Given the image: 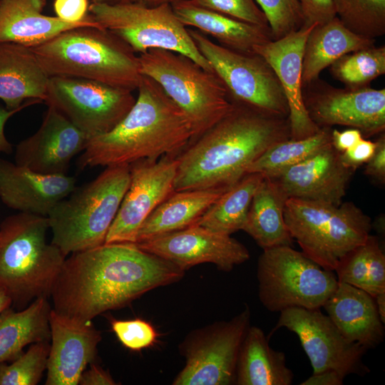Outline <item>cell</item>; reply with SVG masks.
I'll return each mask as SVG.
<instances>
[{
  "mask_svg": "<svg viewBox=\"0 0 385 385\" xmlns=\"http://www.w3.org/2000/svg\"><path fill=\"white\" fill-rule=\"evenodd\" d=\"M293 379L285 354L270 347L260 328L250 326L239 351L235 384L291 385Z\"/></svg>",
  "mask_w": 385,
  "mask_h": 385,
  "instance_id": "obj_28",
  "label": "cell"
},
{
  "mask_svg": "<svg viewBox=\"0 0 385 385\" xmlns=\"http://www.w3.org/2000/svg\"><path fill=\"white\" fill-rule=\"evenodd\" d=\"M88 140L64 115L48 106L38 130L17 144L15 163L41 174H66L71 160L84 150Z\"/></svg>",
  "mask_w": 385,
  "mask_h": 385,
  "instance_id": "obj_19",
  "label": "cell"
},
{
  "mask_svg": "<svg viewBox=\"0 0 385 385\" xmlns=\"http://www.w3.org/2000/svg\"><path fill=\"white\" fill-rule=\"evenodd\" d=\"M375 40L357 35L336 16L316 25L305 42L302 70V86L319 78L321 72L342 56L374 46Z\"/></svg>",
  "mask_w": 385,
  "mask_h": 385,
  "instance_id": "obj_27",
  "label": "cell"
},
{
  "mask_svg": "<svg viewBox=\"0 0 385 385\" xmlns=\"http://www.w3.org/2000/svg\"><path fill=\"white\" fill-rule=\"evenodd\" d=\"M180 21L206 36L215 38L220 45L242 53H255V46L274 40L270 27L260 26L196 6L188 0L172 4Z\"/></svg>",
  "mask_w": 385,
  "mask_h": 385,
  "instance_id": "obj_26",
  "label": "cell"
},
{
  "mask_svg": "<svg viewBox=\"0 0 385 385\" xmlns=\"http://www.w3.org/2000/svg\"><path fill=\"white\" fill-rule=\"evenodd\" d=\"M337 16L351 31L374 39L385 34V0H334Z\"/></svg>",
  "mask_w": 385,
  "mask_h": 385,
  "instance_id": "obj_36",
  "label": "cell"
},
{
  "mask_svg": "<svg viewBox=\"0 0 385 385\" xmlns=\"http://www.w3.org/2000/svg\"><path fill=\"white\" fill-rule=\"evenodd\" d=\"M89 0H54L56 16L68 23H79L88 16Z\"/></svg>",
  "mask_w": 385,
  "mask_h": 385,
  "instance_id": "obj_42",
  "label": "cell"
},
{
  "mask_svg": "<svg viewBox=\"0 0 385 385\" xmlns=\"http://www.w3.org/2000/svg\"><path fill=\"white\" fill-rule=\"evenodd\" d=\"M48 220L19 212L0 223V288L16 308L49 297L66 256L47 243Z\"/></svg>",
  "mask_w": 385,
  "mask_h": 385,
  "instance_id": "obj_5",
  "label": "cell"
},
{
  "mask_svg": "<svg viewBox=\"0 0 385 385\" xmlns=\"http://www.w3.org/2000/svg\"><path fill=\"white\" fill-rule=\"evenodd\" d=\"M226 191L220 188L175 191L145 220L135 243L194 225Z\"/></svg>",
  "mask_w": 385,
  "mask_h": 385,
  "instance_id": "obj_29",
  "label": "cell"
},
{
  "mask_svg": "<svg viewBox=\"0 0 385 385\" xmlns=\"http://www.w3.org/2000/svg\"><path fill=\"white\" fill-rule=\"evenodd\" d=\"M49 341L31 344L11 364L0 363V385H36L47 368Z\"/></svg>",
  "mask_w": 385,
  "mask_h": 385,
  "instance_id": "obj_37",
  "label": "cell"
},
{
  "mask_svg": "<svg viewBox=\"0 0 385 385\" xmlns=\"http://www.w3.org/2000/svg\"><path fill=\"white\" fill-rule=\"evenodd\" d=\"M137 91L124 118L109 132L88 139L78 160L81 169L176 155L192 140L188 118L158 83L142 76Z\"/></svg>",
  "mask_w": 385,
  "mask_h": 385,
  "instance_id": "obj_3",
  "label": "cell"
},
{
  "mask_svg": "<svg viewBox=\"0 0 385 385\" xmlns=\"http://www.w3.org/2000/svg\"><path fill=\"white\" fill-rule=\"evenodd\" d=\"M129 165L107 166L48 215L51 243L67 256L105 243L130 183Z\"/></svg>",
  "mask_w": 385,
  "mask_h": 385,
  "instance_id": "obj_6",
  "label": "cell"
},
{
  "mask_svg": "<svg viewBox=\"0 0 385 385\" xmlns=\"http://www.w3.org/2000/svg\"><path fill=\"white\" fill-rule=\"evenodd\" d=\"M265 14L274 40L299 30L303 19L297 0H255Z\"/></svg>",
  "mask_w": 385,
  "mask_h": 385,
  "instance_id": "obj_38",
  "label": "cell"
},
{
  "mask_svg": "<svg viewBox=\"0 0 385 385\" xmlns=\"http://www.w3.org/2000/svg\"><path fill=\"white\" fill-rule=\"evenodd\" d=\"M302 98L309 118L320 128L349 126L366 138L385 130L384 88H339L319 78L302 86Z\"/></svg>",
  "mask_w": 385,
  "mask_h": 385,
  "instance_id": "obj_15",
  "label": "cell"
},
{
  "mask_svg": "<svg viewBox=\"0 0 385 385\" xmlns=\"http://www.w3.org/2000/svg\"><path fill=\"white\" fill-rule=\"evenodd\" d=\"M279 313L272 332L284 327L298 337L313 374L334 371L345 378L369 372L362 361L367 349L345 339L320 309L292 307Z\"/></svg>",
  "mask_w": 385,
  "mask_h": 385,
  "instance_id": "obj_14",
  "label": "cell"
},
{
  "mask_svg": "<svg viewBox=\"0 0 385 385\" xmlns=\"http://www.w3.org/2000/svg\"><path fill=\"white\" fill-rule=\"evenodd\" d=\"M313 26H302L285 36L255 46L274 71L289 107L291 138L299 140L317 133L319 128L309 118L302 98V70L306 39Z\"/></svg>",
  "mask_w": 385,
  "mask_h": 385,
  "instance_id": "obj_21",
  "label": "cell"
},
{
  "mask_svg": "<svg viewBox=\"0 0 385 385\" xmlns=\"http://www.w3.org/2000/svg\"><path fill=\"white\" fill-rule=\"evenodd\" d=\"M322 307L348 341L366 349H374L383 342L384 324L380 319L375 299L363 289L339 282Z\"/></svg>",
  "mask_w": 385,
  "mask_h": 385,
  "instance_id": "obj_23",
  "label": "cell"
},
{
  "mask_svg": "<svg viewBox=\"0 0 385 385\" xmlns=\"http://www.w3.org/2000/svg\"><path fill=\"white\" fill-rule=\"evenodd\" d=\"M133 92L86 78L51 76L45 102L90 139L109 132L124 118L136 101Z\"/></svg>",
  "mask_w": 385,
  "mask_h": 385,
  "instance_id": "obj_13",
  "label": "cell"
},
{
  "mask_svg": "<svg viewBox=\"0 0 385 385\" xmlns=\"http://www.w3.org/2000/svg\"><path fill=\"white\" fill-rule=\"evenodd\" d=\"M363 135L360 130L350 128L344 131L332 130V144L335 149L342 153L359 143Z\"/></svg>",
  "mask_w": 385,
  "mask_h": 385,
  "instance_id": "obj_46",
  "label": "cell"
},
{
  "mask_svg": "<svg viewBox=\"0 0 385 385\" xmlns=\"http://www.w3.org/2000/svg\"><path fill=\"white\" fill-rule=\"evenodd\" d=\"M39 103H42V101L36 99H30L26 101L21 107L16 109L9 110L6 108H0V153L11 154L13 151L12 145L7 140L4 133V126L6 121L13 115L21 111L22 109Z\"/></svg>",
  "mask_w": 385,
  "mask_h": 385,
  "instance_id": "obj_47",
  "label": "cell"
},
{
  "mask_svg": "<svg viewBox=\"0 0 385 385\" xmlns=\"http://www.w3.org/2000/svg\"><path fill=\"white\" fill-rule=\"evenodd\" d=\"M76 188L74 177L41 174L0 158V200L11 209L47 217Z\"/></svg>",
  "mask_w": 385,
  "mask_h": 385,
  "instance_id": "obj_22",
  "label": "cell"
},
{
  "mask_svg": "<svg viewBox=\"0 0 385 385\" xmlns=\"http://www.w3.org/2000/svg\"><path fill=\"white\" fill-rule=\"evenodd\" d=\"M184 274V270L134 243H104L66 258L51 292L53 309L91 321L151 289L177 282Z\"/></svg>",
  "mask_w": 385,
  "mask_h": 385,
  "instance_id": "obj_1",
  "label": "cell"
},
{
  "mask_svg": "<svg viewBox=\"0 0 385 385\" xmlns=\"http://www.w3.org/2000/svg\"><path fill=\"white\" fill-rule=\"evenodd\" d=\"M112 331L122 345L132 351L150 347L157 342L158 334L148 322L135 318L128 320L110 319Z\"/></svg>",
  "mask_w": 385,
  "mask_h": 385,
  "instance_id": "obj_39",
  "label": "cell"
},
{
  "mask_svg": "<svg viewBox=\"0 0 385 385\" xmlns=\"http://www.w3.org/2000/svg\"><path fill=\"white\" fill-rule=\"evenodd\" d=\"M376 147V141L373 142L363 138L355 145L341 153V160L345 166L356 170L369 161Z\"/></svg>",
  "mask_w": 385,
  "mask_h": 385,
  "instance_id": "obj_43",
  "label": "cell"
},
{
  "mask_svg": "<svg viewBox=\"0 0 385 385\" xmlns=\"http://www.w3.org/2000/svg\"><path fill=\"white\" fill-rule=\"evenodd\" d=\"M31 48L49 77L86 78L133 91L142 78L138 55L103 28L69 29Z\"/></svg>",
  "mask_w": 385,
  "mask_h": 385,
  "instance_id": "obj_4",
  "label": "cell"
},
{
  "mask_svg": "<svg viewBox=\"0 0 385 385\" xmlns=\"http://www.w3.org/2000/svg\"><path fill=\"white\" fill-rule=\"evenodd\" d=\"M48 79L31 48L0 42V98L7 109L30 99L45 101Z\"/></svg>",
  "mask_w": 385,
  "mask_h": 385,
  "instance_id": "obj_25",
  "label": "cell"
},
{
  "mask_svg": "<svg viewBox=\"0 0 385 385\" xmlns=\"http://www.w3.org/2000/svg\"><path fill=\"white\" fill-rule=\"evenodd\" d=\"M332 130L331 128H321L312 136L288 139L272 145L250 165L247 173H257L270 177L305 160L332 144Z\"/></svg>",
  "mask_w": 385,
  "mask_h": 385,
  "instance_id": "obj_34",
  "label": "cell"
},
{
  "mask_svg": "<svg viewBox=\"0 0 385 385\" xmlns=\"http://www.w3.org/2000/svg\"><path fill=\"white\" fill-rule=\"evenodd\" d=\"M377 310L381 322L385 323V292L374 297Z\"/></svg>",
  "mask_w": 385,
  "mask_h": 385,
  "instance_id": "obj_50",
  "label": "cell"
},
{
  "mask_svg": "<svg viewBox=\"0 0 385 385\" xmlns=\"http://www.w3.org/2000/svg\"><path fill=\"white\" fill-rule=\"evenodd\" d=\"M88 13L103 28L128 44L135 53L154 48L172 51L190 57L204 69L214 72L171 4L148 7L91 3Z\"/></svg>",
  "mask_w": 385,
  "mask_h": 385,
  "instance_id": "obj_10",
  "label": "cell"
},
{
  "mask_svg": "<svg viewBox=\"0 0 385 385\" xmlns=\"http://www.w3.org/2000/svg\"><path fill=\"white\" fill-rule=\"evenodd\" d=\"M180 0H91V3L115 4H138L148 7L158 6L165 4H173Z\"/></svg>",
  "mask_w": 385,
  "mask_h": 385,
  "instance_id": "obj_49",
  "label": "cell"
},
{
  "mask_svg": "<svg viewBox=\"0 0 385 385\" xmlns=\"http://www.w3.org/2000/svg\"><path fill=\"white\" fill-rule=\"evenodd\" d=\"M329 71L345 87L369 86L385 73V46H373L345 54L329 66Z\"/></svg>",
  "mask_w": 385,
  "mask_h": 385,
  "instance_id": "obj_35",
  "label": "cell"
},
{
  "mask_svg": "<svg viewBox=\"0 0 385 385\" xmlns=\"http://www.w3.org/2000/svg\"><path fill=\"white\" fill-rule=\"evenodd\" d=\"M258 296L269 311L292 307L320 309L338 285L327 270L292 246L263 250L257 265Z\"/></svg>",
  "mask_w": 385,
  "mask_h": 385,
  "instance_id": "obj_9",
  "label": "cell"
},
{
  "mask_svg": "<svg viewBox=\"0 0 385 385\" xmlns=\"http://www.w3.org/2000/svg\"><path fill=\"white\" fill-rule=\"evenodd\" d=\"M51 309L48 297H40L23 309L9 307L0 314V363L16 359L28 344L50 341Z\"/></svg>",
  "mask_w": 385,
  "mask_h": 385,
  "instance_id": "obj_31",
  "label": "cell"
},
{
  "mask_svg": "<svg viewBox=\"0 0 385 385\" xmlns=\"http://www.w3.org/2000/svg\"><path fill=\"white\" fill-rule=\"evenodd\" d=\"M334 272L338 282L363 289L374 297L385 292V255L379 238L370 234L342 259Z\"/></svg>",
  "mask_w": 385,
  "mask_h": 385,
  "instance_id": "obj_33",
  "label": "cell"
},
{
  "mask_svg": "<svg viewBox=\"0 0 385 385\" xmlns=\"http://www.w3.org/2000/svg\"><path fill=\"white\" fill-rule=\"evenodd\" d=\"M46 0H0V42L34 48L75 28H103L89 14L79 23H68L44 15ZM104 29V28H103Z\"/></svg>",
  "mask_w": 385,
  "mask_h": 385,
  "instance_id": "obj_24",
  "label": "cell"
},
{
  "mask_svg": "<svg viewBox=\"0 0 385 385\" xmlns=\"http://www.w3.org/2000/svg\"><path fill=\"white\" fill-rule=\"evenodd\" d=\"M78 384L81 385H115L114 381L108 371L96 364L91 363L88 370H84L81 375Z\"/></svg>",
  "mask_w": 385,
  "mask_h": 385,
  "instance_id": "obj_45",
  "label": "cell"
},
{
  "mask_svg": "<svg viewBox=\"0 0 385 385\" xmlns=\"http://www.w3.org/2000/svg\"><path fill=\"white\" fill-rule=\"evenodd\" d=\"M356 170L345 166L330 144L305 160L267 177L287 198L339 205Z\"/></svg>",
  "mask_w": 385,
  "mask_h": 385,
  "instance_id": "obj_18",
  "label": "cell"
},
{
  "mask_svg": "<svg viewBox=\"0 0 385 385\" xmlns=\"http://www.w3.org/2000/svg\"><path fill=\"white\" fill-rule=\"evenodd\" d=\"M231 101L223 118L175 155L174 191L228 190L267 149L290 139L288 117Z\"/></svg>",
  "mask_w": 385,
  "mask_h": 385,
  "instance_id": "obj_2",
  "label": "cell"
},
{
  "mask_svg": "<svg viewBox=\"0 0 385 385\" xmlns=\"http://www.w3.org/2000/svg\"><path fill=\"white\" fill-rule=\"evenodd\" d=\"M130 183L105 243H135L145 220L174 192L175 155L142 159L129 165Z\"/></svg>",
  "mask_w": 385,
  "mask_h": 385,
  "instance_id": "obj_16",
  "label": "cell"
},
{
  "mask_svg": "<svg viewBox=\"0 0 385 385\" xmlns=\"http://www.w3.org/2000/svg\"><path fill=\"white\" fill-rule=\"evenodd\" d=\"M364 174L378 181L385 183V135L381 134L376 140V147L366 163Z\"/></svg>",
  "mask_w": 385,
  "mask_h": 385,
  "instance_id": "obj_44",
  "label": "cell"
},
{
  "mask_svg": "<svg viewBox=\"0 0 385 385\" xmlns=\"http://www.w3.org/2000/svg\"><path fill=\"white\" fill-rule=\"evenodd\" d=\"M51 339L46 385H77L88 364L93 363L101 332L91 321L83 322L50 313Z\"/></svg>",
  "mask_w": 385,
  "mask_h": 385,
  "instance_id": "obj_20",
  "label": "cell"
},
{
  "mask_svg": "<svg viewBox=\"0 0 385 385\" xmlns=\"http://www.w3.org/2000/svg\"><path fill=\"white\" fill-rule=\"evenodd\" d=\"M134 244L184 271L212 263L220 270L230 272L250 257L247 248L230 235L195 224Z\"/></svg>",
  "mask_w": 385,
  "mask_h": 385,
  "instance_id": "obj_17",
  "label": "cell"
},
{
  "mask_svg": "<svg viewBox=\"0 0 385 385\" xmlns=\"http://www.w3.org/2000/svg\"><path fill=\"white\" fill-rule=\"evenodd\" d=\"M263 178L260 173H247L212 204L195 224L227 235L242 230L253 195Z\"/></svg>",
  "mask_w": 385,
  "mask_h": 385,
  "instance_id": "obj_32",
  "label": "cell"
},
{
  "mask_svg": "<svg viewBox=\"0 0 385 385\" xmlns=\"http://www.w3.org/2000/svg\"><path fill=\"white\" fill-rule=\"evenodd\" d=\"M192 4L249 24L270 27L255 0H188Z\"/></svg>",
  "mask_w": 385,
  "mask_h": 385,
  "instance_id": "obj_40",
  "label": "cell"
},
{
  "mask_svg": "<svg viewBox=\"0 0 385 385\" xmlns=\"http://www.w3.org/2000/svg\"><path fill=\"white\" fill-rule=\"evenodd\" d=\"M251 318L246 307L228 321H219L190 332L180 344L185 364L174 385L235 384L240 346Z\"/></svg>",
  "mask_w": 385,
  "mask_h": 385,
  "instance_id": "obj_11",
  "label": "cell"
},
{
  "mask_svg": "<svg viewBox=\"0 0 385 385\" xmlns=\"http://www.w3.org/2000/svg\"><path fill=\"white\" fill-rule=\"evenodd\" d=\"M138 61L141 75L158 83L187 115L193 130L192 140L232 108L228 91L220 78L190 57L154 48L139 54Z\"/></svg>",
  "mask_w": 385,
  "mask_h": 385,
  "instance_id": "obj_8",
  "label": "cell"
},
{
  "mask_svg": "<svg viewBox=\"0 0 385 385\" xmlns=\"http://www.w3.org/2000/svg\"><path fill=\"white\" fill-rule=\"evenodd\" d=\"M287 199L270 178L264 176L253 195L242 230L263 250L292 246L294 240L284 219Z\"/></svg>",
  "mask_w": 385,
  "mask_h": 385,
  "instance_id": "obj_30",
  "label": "cell"
},
{
  "mask_svg": "<svg viewBox=\"0 0 385 385\" xmlns=\"http://www.w3.org/2000/svg\"><path fill=\"white\" fill-rule=\"evenodd\" d=\"M344 377L334 371H324L313 374L302 382V385H342Z\"/></svg>",
  "mask_w": 385,
  "mask_h": 385,
  "instance_id": "obj_48",
  "label": "cell"
},
{
  "mask_svg": "<svg viewBox=\"0 0 385 385\" xmlns=\"http://www.w3.org/2000/svg\"><path fill=\"white\" fill-rule=\"evenodd\" d=\"M197 49L227 88L231 99L289 116L287 101L274 71L257 53H242L211 41L188 28Z\"/></svg>",
  "mask_w": 385,
  "mask_h": 385,
  "instance_id": "obj_12",
  "label": "cell"
},
{
  "mask_svg": "<svg viewBox=\"0 0 385 385\" xmlns=\"http://www.w3.org/2000/svg\"><path fill=\"white\" fill-rule=\"evenodd\" d=\"M12 304L11 299L7 294L0 288V314Z\"/></svg>",
  "mask_w": 385,
  "mask_h": 385,
  "instance_id": "obj_51",
  "label": "cell"
},
{
  "mask_svg": "<svg viewBox=\"0 0 385 385\" xmlns=\"http://www.w3.org/2000/svg\"><path fill=\"white\" fill-rule=\"evenodd\" d=\"M303 19L302 26L326 24L337 16L334 0H297Z\"/></svg>",
  "mask_w": 385,
  "mask_h": 385,
  "instance_id": "obj_41",
  "label": "cell"
},
{
  "mask_svg": "<svg viewBox=\"0 0 385 385\" xmlns=\"http://www.w3.org/2000/svg\"><path fill=\"white\" fill-rule=\"evenodd\" d=\"M287 228L307 257L334 271L342 259L371 234V218L351 202L339 205L288 198L284 210Z\"/></svg>",
  "mask_w": 385,
  "mask_h": 385,
  "instance_id": "obj_7",
  "label": "cell"
}]
</instances>
